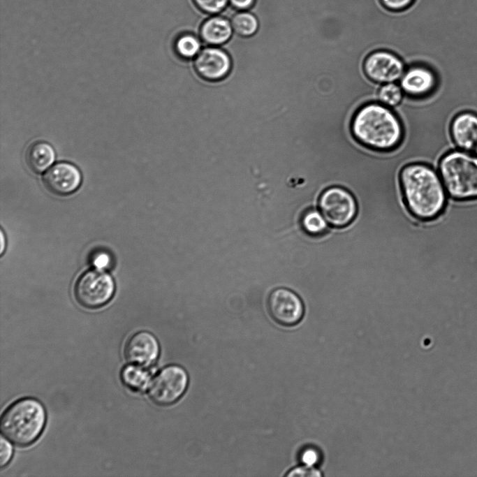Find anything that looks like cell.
I'll use <instances>...</instances> for the list:
<instances>
[{"label": "cell", "mask_w": 477, "mask_h": 477, "mask_svg": "<svg viewBox=\"0 0 477 477\" xmlns=\"http://www.w3.org/2000/svg\"><path fill=\"white\" fill-rule=\"evenodd\" d=\"M399 181L406 205L417 219L432 220L443 212L447 193L436 168L423 162H412L399 171Z\"/></svg>", "instance_id": "obj_1"}, {"label": "cell", "mask_w": 477, "mask_h": 477, "mask_svg": "<svg viewBox=\"0 0 477 477\" xmlns=\"http://www.w3.org/2000/svg\"><path fill=\"white\" fill-rule=\"evenodd\" d=\"M350 130L356 142L376 152L397 149L404 137L399 115L379 101H368L359 105L351 117Z\"/></svg>", "instance_id": "obj_2"}, {"label": "cell", "mask_w": 477, "mask_h": 477, "mask_svg": "<svg viewBox=\"0 0 477 477\" xmlns=\"http://www.w3.org/2000/svg\"><path fill=\"white\" fill-rule=\"evenodd\" d=\"M47 420L43 404L33 397H23L10 404L0 420L1 434L20 447L34 443L44 430Z\"/></svg>", "instance_id": "obj_3"}, {"label": "cell", "mask_w": 477, "mask_h": 477, "mask_svg": "<svg viewBox=\"0 0 477 477\" xmlns=\"http://www.w3.org/2000/svg\"><path fill=\"white\" fill-rule=\"evenodd\" d=\"M437 168L448 196L457 201L477 200V155L454 149L442 156Z\"/></svg>", "instance_id": "obj_4"}, {"label": "cell", "mask_w": 477, "mask_h": 477, "mask_svg": "<svg viewBox=\"0 0 477 477\" xmlns=\"http://www.w3.org/2000/svg\"><path fill=\"white\" fill-rule=\"evenodd\" d=\"M115 283L101 270H89L76 281L73 293L77 302L87 309H97L107 304L115 292Z\"/></svg>", "instance_id": "obj_5"}, {"label": "cell", "mask_w": 477, "mask_h": 477, "mask_svg": "<svg viewBox=\"0 0 477 477\" xmlns=\"http://www.w3.org/2000/svg\"><path fill=\"white\" fill-rule=\"evenodd\" d=\"M318 207L326 221L335 228L348 226L355 219L358 212L353 196L339 186L328 187L321 193Z\"/></svg>", "instance_id": "obj_6"}, {"label": "cell", "mask_w": 477, "mask_h": 477, "mask_svg": "<svg viewBox=\"0 0 477 477\" xmlns=\"http://www.w3.org/2000/svg\"><path fill=\"white\" fill-rule=\"evenodd\" d=\"M188 384L189 376L183 367L168 365L161 369L150 382L149 395L159 405H170L184 395Z\"/></svg>", "instance_id": "obj_7"}, {"label": "cell", "mask_w": 477, "mask_h": 477, "mask_svg": "<svg viewBox=\"0 0 477 477\" xmlns=\"http://www.w3.org/2000/svg\"><path fill=\"white\" fill-rule=\"evenodd\" d=\"M366 77L376 84L395 82L399 80L405 69L404 61L396 53L384 49L369 53L362 64Z\"/></svg>", "instance_id": "obj_8"}, {"label": "cell", "mask_w": 477, "mask_h": 477, "mask_svg": "<svg viewBox=\"0 0 477 477\" xmlns=\"http://www.w3.org/2000/svg\"><path fill=\"white\" fill-rule=\"evenodd\" d=\"M439 78L435 68L428 62L411 61L400 78L404 95L413 98H423L435 92Z\"/></svg>", "instance_id": "obj_9"}, {"label": "cell", "mask_w": 477, "mask_h": 477, "mask_svg": "<svg viewBox=\"0 0 477 477\" xmlns=\"http://www.w3.org/2000/svg\"><path fill=\"white\" fill-rule=\"evenodd\" d=\"M267 310L272 319L284 326L298 324L303 317L304 306L300 298L292 291L278 288L267 299Z\"/></svg>", "instance_id": "obj_10"}, {"label": "cell", "mask_w": 477, "mask_h": 477, "mask_svg": "<svg viewBox=\"0 0 477 477\" xmlns=\"http://www.w3.org/2000/svg\"><path fill=\"white\" fill-rule=\"evenodd\" d=\"M42 182L51 193L58 196H68L80 186L82 175L78 168L68 162H59L51 167L43 176Z\"/></svg>", "instance_id": "obj_11"}, {"label": "cell", "mask_w": 477, "mask_h": 477, "mask_svg": "<svg viewBox=\"0 0 477 477\" xmlns=\"http://www.w3.org/2000/svg\"><path fill=\"white\" fill-rule=\"evenodd\" d=\"M160 346L156 337L147 331L133 334L126 341L124 353L131 364L147 367L158 359Z\"/></svg>", "instance_id": "obj_12"}, {"label": "cell", "mask_w": 477, "mask_h": 477, "mask_svg": "<svg viewBox=\"0 0 477 477\" xmlns=\"http://www.w3.org/2000/svg\"><path fill=\"white\" fill-rule=\"evenodd\" d=\"M450 134L457 149L476 154L477 152V112H457L450 124Z\"/></svg>", "instance_id": "obj_13"}, {"label": "cell", "mask_w": 477, "mask_h": 477, "mask_svg": "<svg viewBox=\"0 0 477 477\" xmlns=\"http://www.w3.org/2000/svg\"><path fill=\"white\" fill-rule=\"evenodd\" d=\"M195 68L204 79L218 80L224 78L230 71V60L223 50L209 47L198 55L195 61Z\"/></svg>", "instance_id": "obj_14"}, {"label": "cell", "mask_w": 477, "mask_h": 477, "mask_svg": "<svg viewBox=\"0 0 477 477\" xmlns=\"http://www.w3.org/2000/svg\"><path fill=\"white\" fill-rule=\"evenodd\" d=\"M24 159L29 170L39 174L46 170L54 163L55 152L49 143L37 140L29 145Z\"/></svg>", "instance_id": "obj_15"}, {"label": "cell", "mask_w": 477, "mask_h": 477, "mask_svg": "<svg viewBox=\"0 0 477 477\" xmlns=\"http://www.w3.org/2000/svg\"><path fill=\"white\" fill-rule=\"evenodd\" d=\"M232 29L229 22L223 18L214 17L207 20L203 26L201 35L208 43L221 44L229 39Z\"/></svg>", "instance_id": "obj_16"}, {"label": "cell", "mask_w": 477, "mask_h": 477, "mask_svg": "<svg viewBox=\"0 0 477 477\" xmlns=\"http://www.w3.org/2000/svg\"><path fill=\"white\" fill-rule=\"evenodd\" d=\"M120 379L131 390L140 392L149 385L150 375L144 367L131 364L122 368Z\"/></svg>", "instance_id": "obj_17"}, {"label": "cell", "mask_w": 477, "mask_h": 477, "mask_svg": "<svg viewBox=\"0 0 477 477\" xmlns=\"http://www.w3.org/2000/svg\"><path fill=\"white\" fill-rule=\"evenodd\" d=\"M404 98V93L401 86L395 82L382 84L376 93L378 101L391 108L398 106Z\"/></svg>", "instance_id": "obj_18"}, {"label": "cell", "mask_w": 477, "mask_h": 477, "mask_svg": "<svg viewBox=\"0 0 477 477\" xmlns=\"http://www.w3.org/2000/svg\"><path fill=\"white\" fill-rule=\"evenodd\" d=\"M327 223L321 212L315 210L307 211L301 220L303 230L312 236L323 235L327 229Z\"/></svg>", "instance_id": "obj_19"}, {"label": "cell", "mask_w": 477, "mask_h": 477, "mask_svg": "<svg viewBox=\"0 0 477 477\" xmlns=\"http://www.w3.org/2000/svg\"><path fill=\"white\" fill-rule=\"evenodd\" d=\"M233 27L239 34L251 36L257 30L258 22L254 15L247 13H242L234 17Z\"/></svg>", "instance_id": "obj_20"}, {"label": "cell", "mask_w": 477, "mask_h": 477, "mask_svg": "<svg viewBox=\"0 0 477 477\" xmlns=\"http://www.w3.org/2000/svg\"><path fill=\"white\" fill-rule=\"evenodd\" d=\"M200 45L197 38L191 35L180 37L176 43L178 54L184 58L195 57L199 52Z\"/></svg>", "instance_id": "obj_21"}, {"label": "cell", "mask_w": 477, "mask_h": 477, "mask_svg": "<svg viewBox=\"0 0 477 477\" xmlns=\"http://www.w3.org/2000/svg\"><path fill=\"white\" fill-rule=\"evenodd\" d=\"M228 0H195L197 5L203 10L209 13L221 11L226 5Z\"/></svg>", "instance_id": "obj_22"}, {"label": "cell", "mask_w": 477, "mask_h": 477, "mask_svg": "<svg viewBox=\"0 0 477 477\" xmlns=\"http://www.w3.org/2000/svg\"><path fill=\"white\" fill-rule=\"evenodd\" d=\"M13 447L11 444L4 438H1V457L0 465L3 468L10 461L13 456Z\"/></svg>", "instance_id": "obj_23"}, {"label": "cell", "mask_w": 477, "mask_h": 477, "mask_svg": "<svg viewBox=\"0 0 477 477\" xmlns=\"http://www.w3.org/2000/svg\"><path fill=\"white\" fill-rule=\"evenodd\" d=\"M415 0H381L382 4L388 10L401 11L411 6Z\"/></svg>", "instance_id": "obj_24"}, {"label": "cell", "mask_w": 477, "mask_h": 477, "mask_svg": "<svg viewBox=\"0 0 477 477\" xmlns=\"http://www.w3.org/2000/svg\"><path fill=\"white\" fill-rule=\"evenodd\" d=\"M110 262V256L104 251L96 252L91 257V263L97 270H102L108 267Z\"/></svg>", "instance_id": "obj_25"}, {"label": "cell", "mask_w": 477, "mask_h": 477, "mask_svg": "<svg viewBox=\"0 0 477 477\" xmlns=\"http://www.w3.org/2000/svg\"><path fill=\"white\" fill-rule=\"evenodd\" d=\"M319 455L318 452L313 448H307L304 450L301 455V461L307 467H311L318 462Z\"/></svg>", "instance_id": "obj_26"}, {"label": "cell", "mask_w": 477, "mask_h": 477, "mask_svg": "<svg viewBox=\"0 0 477 477\" xmlns=\"http://www.w3.org/2000/svg\"><path fill=\"white\" fill-rule=\"evenodd\" d=\"M288 476H321V473L311 467H298L291 470Z\"/></svg>", "instance_id": "obj_27"}, {"label": "cell", "mask_w": 477, "mask_h": 477, "mask_svg": "<svg viewBox=\"0 0 477 477\" xmlns=\"http://www.w3.org/2000/svg\"><path fill=\"white\" fill-rule=\"evenodd\" d=\"M254 0H230L231 3L237 8H247L249 7Z\"/></svg>", "instance_id": "obj_28"}, {"label": "cell", "mask_w": 477, "mask_h": 477, "mask_svg": "<svg viewBox=\"0 0 477 477\" xmlns=\"http://www.w3.org/2000/svg\"><path fill=\"white\" fill-rule=\"evenodd\" d=\"M1 254L3 253L4 249H5V237L3 235V233L1 230Z\"/></svg>", "instance_id": "obj_29"}, {"label": "cell", "mask_w": 477, "mask_h": 477, "mask_svg": "<svg viewBox=\"0 0 477 477\" xmlns=\"http://www.w3.org/2000/svg\"><path fill=\"white\" fill-rule=\"evenodd\" d=\"M476 154V155H477V152H476V154Z\"/></svg>", "instance_id": "obj_30"}]
</instances>
